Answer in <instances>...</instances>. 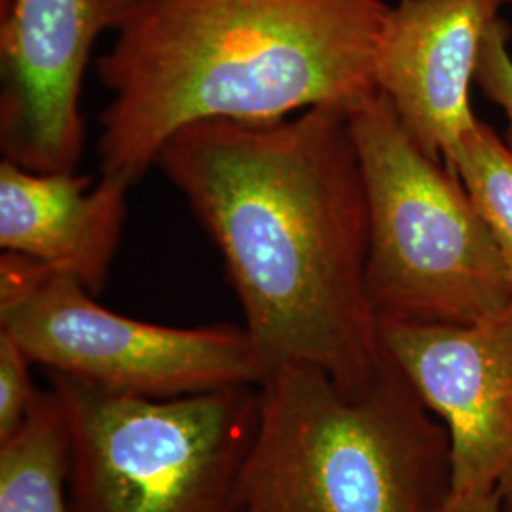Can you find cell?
<instances>
[{"mask_svg":"<svg viewBox=\"0 0 512 512\" xmlns=\"http://www.w3.org/2000/svg\"><path fill=\"white\" fill-rule=\"evenodd\" d=\"M456 175L512 277V152L480 118L461 141Z\"/></svg>","mask_w":512,"mask_h":512,"instance_id":"12","label":"cell"},{"mask_svg":"<svg viewBox=\"0 0 512 512\" xmlns=\"http://www.w3.org/2000/svg\"><path fill=\"white\" fill-rule=\"evenodd\" d=\"M450 494L448 433L391 359L357 393L300 363L260 384L239 512H444Z\"/></svg>","mask_w":512,"mask_h":512,"instance_id":"3","label":"cell"},{"mask_svg":"<svg viewBox=\"0 0 512 512\" xmlns=\"http://www.w3.org/2000/svg\"><path fill=\"white\" fill-rule=\"evenodd\" d=\"M131 186L103 177L35 173L10 160L0 164V247L101 293L109 279Z\"/></svg>","mask_w":512,"mask_h":512,"instance_id":"10","label":"cell"},{"mask_svg":"<svg viewBox=\"0 0 512 512\" xmlns=\"http://www.w3.org/2000/svg\"><path fill=\"white\" fill-rule=\"evenodd\" d=\"M105 29L99 0H4L0 148L35 173L74 171L84 145L82 78Z\"/></svg>","mask_w":512,"mask_h":512,"instance_id":"8","label":"cell"},{"mask_svg":"<svg viewBox=\"0 0 512 512\" xmlns=\"http://www.w3.org/2000/svg\"><path fill=\"white\" fill-rule=\"evenodd\" d=\"M93 296L29 256H0V330L48 372L141 399L260 385L266 378L245 327L154 325L107 310Z\"/></svg>","mask_w":512,"mask_h":512,"instance_id":"6","label":"cell"},{"mask_svg":"<svg viewBox=\"0 0 512 512\" xmlns=\"http://www.w3.org/2000/svg\"><path fill=\"white\" fill-rule=\"evenodd\" d=\"M387 357L444 425L452 495L512 507V302L467 325L378 321Z\"/></svg>","mask_w":512,"mask_h":512,"instance_id":"7","label":"cell"},{"mask_svg":"<svg viewBox=\"0 0 512 512\" xmlns=\"http://www.w3.org/2000/svg\"><path fill=\"white\" fill-rule=\"evenodd\" d=\"M135 0H99L105 29H114Z\"/></svg>","mask_w":512,"mask_h":512,"instance_id":"16","label":"cell"},{"mask_svg":"<svg viewBox=\"0 0 512 512\" xmlns=\"http://www.w3.org/2000/svg\"><path fill=\"white\" fill-rule=\"evenodd\" d=\"M219 249L266 370L327 372L348 393L389 365L366 294L368 202L348 109L205 120L156 158Z\"/></svg>","mask_w":512,"mask_h":512,"instance_id":"1","label":"cell"},{"mask_svg":"<svg viewBox=\"0 0 512 512\" xmlns=\"http://www.w3.org/2000/svg\"><path fill=\"white\" fill-rule=\"evenodd\" d=\"M67 467L65 410L50 385L18 433L0 444V512H71Z\"/></svg>","mask_w":512,"mask_h":512,"instance_id":"11","label":"cell"},{"mask_svg":"<svg viewBox=\"0 0 512 512\" xmlns=\"http://www.w3.org/2000/svg\"><path fill=\"white\" fill-rule=\"evenodd\" d=\"M444 512H507V507L499 494H450Z\"/></svg>","mask_w":512,"mask_h":512,"instance_id":"15","label":"cell"},{"mask_svg":"<svg viewBox=\"0 0 512 512\" xmlns=\"http://www.w3.org/2000/svg\"><path fill=\"white\" fill-rule=\"evenodd\" d=\"M31 365L18 342L0 330V444L18 433L37 401L40 389L33 384Z\"/></svg>","mask_w":512,"mask_h":512,"instance_id":"13","label":"cell"},{"mask_svg":"<svg viewBox=\"0 0 512 512\" xmlns=\"http://www.w3.org/2000/svg\"><path fill=\"white\" fill-rule=\"evenodd\" d=\"M48 380L67 420L71 512H239L260 385L141 399Z\"/></svg>","mask_w":512,"mask_h":512,"instance_id":"5","label":"cell"},{"mask_svg":"<svg viewBox=\"0 0 512 512\" xmlns=\"http://www.w3.org/2000/svg\"><path fill=\"white\" fill-rule=\"evenodd\" d=\"M501 6V0H401L385 21L376 88L418 145L454 175L461 141L478 120L471 88Z\"/></svg>","mask_w":512,"mask_h":512,"instance_id":"9","label":"cell"},{"mask_svg":"<svg viewBox=\"0 0 512 512\" xmlns=\"http://www.w3.org/2000/svg\"><path fill=\"white\" fill-rule=\"evenodd\" d=\"M368 202L366 294L378 321L467 325L512 302V277L463 183L384 93L348 109Z\"/></svg>","mask_w":512,"mask_h":512,"instance_id":"4","label":"cell"},{"mask_svg":"<svg viewBox=\"0 0 512 512\" xmlns=\"http://www.w3.org/2000/svg\"><path fill=\"white\" fill-rule=\"evenodd\" d=\"M501 4H512V0H501Z\"/></svg>","mask_w":512,"mask_h":512,"instance_id":"17","label":"cell"},{"mask_svg":"<svg viewBox=\"0 0 512 512\" xmlns=\"http://www.w3.org/2000/svg\"><path fill=\"white\" fill-rule=\"evenodd\" d=\"M475 84L490 103L503 110L507 120L505 143L512 152L511 29L503 18L495 19L486 33L476 65Z\"/></svg>","mask_w":512,"mask_h":512,"instance_id":"14","label":"cell"},{"mask_svg":"<svg viewBox=\"0 0 512 512\" xmlns=\"http://www.w3.org/2000/svg\"><path fill=\"white\" fill-rule=\"evenodd\" d=\"M384 0H135L97 59L101 175L137 183L179 129L274 122L376 92Z\"/></svg>","mask_w":512,"mask_h":512,"instance_id":"2","label":"cell"}]
</instances>
